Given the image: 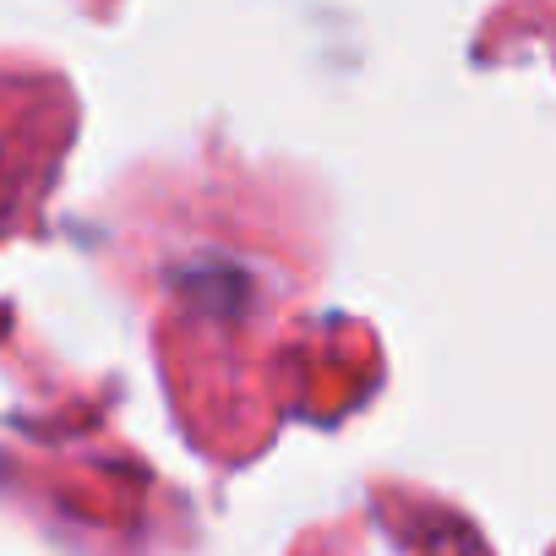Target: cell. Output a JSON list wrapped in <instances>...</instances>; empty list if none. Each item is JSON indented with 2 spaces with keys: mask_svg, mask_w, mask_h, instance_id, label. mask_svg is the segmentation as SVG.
Listing matches in <instances>:
<instances>
[{
  "mask_svg": "<svg viewBox=\"0 0 556 556\" xmlns=\"http://www.w3.org/2000/svg\"><path fill=\"white\" fill-rule=\"evenodd\" d=\"M72 88L23 61H0V240L39 224L55 169L72 148Z\"/></svg>",
  "mask_w": 556,
  "mask_h": 556,
  "instance_id": "obj_1",
  "label": "cell"
}]
</instances>
